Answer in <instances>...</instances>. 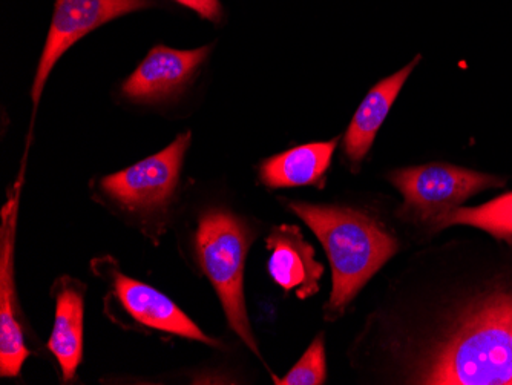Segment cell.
Segmentation results:
<instances>
[{
	"label": "cell",
	"instance_id": "cell-1",
	"mask_svg": "<svg viewBox=\"0 0 512 385\" xmlns=\"http://www.w3.org/2000/svg\"><path fill=\"white\" fill-rule=\"evenodd\" d=\"M417 384H512V290L474 301L416 367Z\"/></svg>",
	"mask_w": 512,
	"mask_h": 385
},
{
	"label": "cell",
	"instance_id": "cell-2",
	"mask_svg": "<svg viewBox=\"0 0 512 385\" xmlns=\"http://www.w3.org/2000/svg\"><path fill=\"white\" fill-rule=\"evenodd\" d=\"M289 208L315 232L329 255L333 290L327 312H344L359 290L398 252V241L373 218L353 209L302 201H293Z\"/></svg>",
	"mask_w": 512,
	"mask_h": 385
},
{
	"label": "cell",
	"instance_id": "cell-3",
	"mask_svg": "<svg viewBox=\"0 0 512 385\" xmlns=\"http://www.w3.org/2000/svg\"><path fill=\"white\" fill-rule=\"evenodd\" d=\"M249 243V232L243 221L229 212L215 209L198 221L195 232L198 263L217 290L230 329L253 353L260 355L244 301V264Z\"/></svg>",
	"mask_w": 512,
	"mask_h": 385
},
{
	"label": "cell",
	"instance_id": "cell-4",
	"mask_svg": "<svg viewBox=\"0 0 512 385\" xmlns=\"http://www.w3.org/2000/svg\"><path fill=\"white\" fill-rule=\"evenodd\" d=\"M405 198L404 211L421 221H430L488 188H499L502 178L447 163H431L401 169L390 175Z\"/></svg>",
	"mask_w": 512,
	"mask_h": 385
},
{
	"label": "cell",
	"instance_id": "cell-5",
	"mask_svg": "<svg viewBox=\"0 0 512 385\" xmlns=\"http://www.w3.org/2000/svg\"><path fill=\"white\" fill-rule=\"evenodd\" d=\"M151 5V0H56L53 22L46 36L31 91L34 109L39 105L43 86L50 77L54 65L74 43L106 22Z\"/></svg>",
	"mask_w": 512,
	"mask_h": 385
},
{
	"label": "cell",
	"instance_id": "cell-6",
	"mask_svg": "<svg viewBox=\"0 0 512 385\" xmlns=\"http://www.w3.org/2000/svg\"><path fill=\"white\" fill-rule=\"evenodd\" d=\"M191 145V132L137 165L102 180V189L119 205L132 211H148L168 203L177 188L184 155Z\"/></svg>",
	"mask_w": 512,
	"mask_h": 385
},
{
	"label": "cell",
	"instance_id": "cell-7",
	"mask_svg": "<svg viewBox=\"0 0 512 385\" xmlns=\"http://www.w3.org/2000/svg\"><path fill=\"white\" fill-rule=\"evenodd\" d=\"M103 272L105 274H102V277L111 283L120 306L137 323L149 329L192 339L206 346H220L217 339L209 338L171 298L166 297L165 293L158 292L157 289L142 281L126 277L117 269H109L108 261Z\"/></svg>",
	"mask_w": 512,
	"mask_h": 385
},
{
	"label": "cell",
	"instance_id": "cell-8",
	"mask_svg": "<svg viewBox=\"0 0 512 385\" xmlns=\"http://www.w3.org/2000/svg\"><path fill=\"white\" fill-rule=\"evenodd\" d=\"M16 198L2 211L0 231V376L16 378L31 356L20 324L19 303L14 283V235H16Z\"/></svg>",
	"mask_w": 512,
	"mask_h": 385
},
{
	"label": "cell",
	"instance_id": "cell-9",
	"mask_svg": "<svg viewBox=\"0 0 512 385\" xmlns=\"http://www.w3.org/2000/svg\"><path fill=\"white\" fill-rule=\"evenodd\" d=\"M209 51L211 47L197 50L152 48L137 70L123 83V96L132 102L154 103L180 93L209 56Z\"/></svg>",
	"mask_w": 512,
	"mask_h": 385
},
{
	"label": "cell",
	"instance_id": "cell-10",
	"mask_svg": "<svg viewBox=\"0 0 512 385\" xmlns=\"http://www.w3.org/2000/svg\"><path fill=\"white\" fill-rule=\"evenodd\" d=\"M270 252L269 274L286 292L295 290L299 300L313 297L319 290L324 266L315 258V249L304 240L296 226L273 228L266 240Z\"/></svg>",
	"mask_w": 512,
	"mask_h": 385
},
{
	"label": "cell",
	"instance_id": "cell-11",
	"mask_svg": "<svg viewBox=\"0 0 512 385\" xmlns=\"http://www.w3.org/2000/svg\"><path fill=\"white\" fill-rule=\"evenodd\" d=\"M83 320L85 300L82 284L71 278H62L57 283L53 333L46 346L59 362L63 381L66 382L76 376L82 364Z\"/></svg>",
	"mask_w": 512,
	"mask_h": 385
},
{
	"label": "cell",
	"instance_id": "cell-12",
	"mask_svg": "<svg viewBox=\"0 0 512 385\" xmlns=\"http://www.w3.org/2000/svg\"><path fill=\"white\" fill-rule=\"evenodd\" d=\"M419 60L421 57H416L401 71L373 86L370 93L365 96L364 102L361 103L352 123L348 126L344 139L345 154L352 165L358 166L370 151L394 100L401 93L402 86L407 82L408 76L416 68Z\"/></svg>",
	"mask_w": 512,
	"mask_h": 385
},
{
	"label": "cell",
	"instance_id": "cell-13",
	"mask_svg": "<svg viewBox=\"0 0 512 385\" xmlns=\"http://www.w3.org/2000/svg\"><path fill=\"white\" fill-rule=\"evenodd\" d=\"M336 143H310L275 155L261 165V180L269 188L316 185L330 168Z\"/></svg>",
	"mask_w": 512,
	"mask_h": 385
},
{
	"label": "cell",
	"instance_id": "cell-14",
	"mask_svg": "<svg viewBox=\"0 0 512 385\" xmlns=\"http://www.w3.org/2000/svg\"><path fill=\"white\" fill-rule=\"evenodd\" d=\"M434 228L465 224L483 229L499 240L512 238V192L477 208H454L431 218Z\"/></svg>",
	"mask_w": 512,
	"mask_h": 385
},
{
	"label": "cell",
	"instance_id": "cell-15",
	"mask_svg": "<svg viewBox=\"0 0 512 385\" xmlns=\"http://www.w3.org/2000/svg\"><path fill=\"white\" fill-rule=\"evenodd\" d=\"M327 379L324 338L319 335L312 346L296 362L284 378H275L278 385H321Z\"/></svg>",
	"mask_w": 512,
	"mask_h": 385
},
{
	"label": "cell",
	"instance_id": "cell-16",
	"mask_svg": "<svg viewBox=\"0 0 512 385\" xmlns=\"http://www.w3.org/2000/svg\"><path fill=\"white\" fill-rule=\"evenodd\" d=\"M175 2L191 8L203 19L212 20V22H220L223 17L220 0H175Z\"/></svg>",
	"mask_w": 512,
	"mask_h": 385
}]
</instances>
